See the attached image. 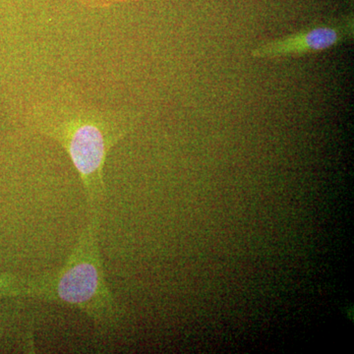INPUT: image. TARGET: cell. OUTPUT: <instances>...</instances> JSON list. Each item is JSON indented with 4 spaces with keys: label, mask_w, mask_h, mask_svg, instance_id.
Segmentation results:
<instances>
[{
    "label": "cell",
    "mask_w": 354,
    "mask_h": 354,
    "mask_svg": "<svg viewBox=\"0 0 354 354\" xmlns=\"http://www.w3.org/2000/svg\"><path fill=\"white\" fill-rule=\"evenodd\" d=\"M139 120L134 109L95 101L69 83L37 97L27 113L32 131L57 142L69 156L82 183L88 214H102L106 158Z\"/></svg>",
    "instance_id": "obj_1"
},
{
    "label": "cell",
    "mask_w": 354,
    "mask_h": 354,
    "mask_svg": "<svg viewBox=\"0 0 354 354\" xmlns=\"http://www.w3.org/2000/svg\"><path fill=\"white\" fill-rule=\"evenodd\" d=\"M75 246L57 272L26 279L24 297L78 310L97 329L113 330L121 310L109 288L100 248L102 214H88Z\"/></svg>",
    "instance_id": "obj_2"
},
{
    "label": "cell",
    "mask_w": 354,
    "mask_h": 354,
    "mask_svg": "<svg viewBox=\"0 0 354 354\" xmlns=\"http://www.w3.org/2000/svg\"><path fill=\"white\" fill-rule=\"evenodd\" d=\"M354 37L353 14L339 19L311 26L283 38L258 44L250 51L256 59H281L301 57L329 50L335 46L353 41Z\"/></svg>",
    "instance_id": "obj_3"
},
{
    "label": "cell",
    "mask_w": 354,
    "mask_h": 354,
    "mask_svg": "<svg viewBox=\"0 0 354 354\" xmlns=\"http://www.w3.org/2000/svg\"><path fill=\"white\" fill-rule=\"evenodd\" d=\"M81 6L88 8H108L114 4L125 3V2L137 1V0H77Z\"/></svg>",
    "instance_id": "obj_4"
}]
</instances>
